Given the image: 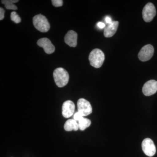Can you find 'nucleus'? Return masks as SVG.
Here are the masks:
<instances>
[{"label": "nucleus", "instance_id": "1", "mask_svg": "<svg viewBox=\"0 0 157 157\" xmlns=\"http://www.w3.org/2000/svg\"><path fill=\"white\" fill-rule=\"evenodd\" d=\"M53 77L56 84L59 87H64L69 82V73L63 68H56L54 71Z\"/></svg>", "mask_w": 157, "mask_h": 157}, {"label": "nucleus", "instance_id": "2", "mask_svg": "<svg viewBox=\"0 0 157 157\" xmlns=\"http://www.w3.org/2000/svg\"><path fill=\"white\" fill-rule=\"evenodd\" d=\"M90 64L96 68L101 67L105 59L104 52L98 48L94 49L91 52L89 56Z\"/></svg>", "mask_w": 157, "mask_h": 157}, {"label": "nucleus", "instance_id": "3", "mask_svg": "<svg viewBox=\"0 0 157 157\" xmlns=\"http://www.w3.org/2000/svg\"><path fill=\"white\" fill-rule=\"evenodd\" d=\"M33 23L35 28L42 33H46L50 29V25L48 20L42 14H38L34 16Z\"/></svg>", "mask_w": 157, "mask_h": 157}, {"label": "nucleus", "instance_id": "4", "mask_svg": "<svg viewBox=\"0 0 157 157\" xmlns=\"http://www.w3.org/2000/svg\"><path fill=\"white\" fill-rule=\"evenodd\" d=\"M78 112L81 113L82 116L90 115L92 112V107L88 101L83 98H81L77 102Z\"/></svg>", "mask_w": 157, "mask_h": 157}, {"label": "nucleus", "instance_id": "5", "mask_svg": "<svg viewBox=\"0 0 157 157\" xmlns=\"http://www.w3.org/2000/svg\"><path fill=\"white\" fill-rule=\"evenodd\" d=\"M156 14V11L154 5L151 3H148L143 9L142 16L146 22L151 21Z\"/></svg>", "mask_w": 157, "mask_h": 157}, {"label": "nucleus", "instance_id": "6", "mask_svg": "<svg viewBox=\"0 0 157 157\" xmlns=\"http://www.w3.org/2000/svg\"><path fill=\"white\" fill-rule=\"evenodd\" d=\"M142 150L144 153L149 157H152L155 154L156 150L153 140L150 138H146L142 141Z\"/></svg>", "mask_w": 157, "mask_h": 157}, {"label": "nucleus", "instance_id": "7", "mask_svg": "<svg viewBox=\"0 0 157 157\" xmlns=\"http://www.w3.org/2000/svg\"><path fill=\"white\" fill-rule=\"evenodd\" d=\"M154 53V48L151 45L148 44L143 46L138 53L139 59L142 62L147 61L151 58Z\"/></svg>", "mask_w": 157, "mask_h": 157}, {"label": "nucleus", "instance_id": "8", "mask_svg": "<svg viewBox=\"0 0 157 157\" xmlns=\"http://www.w3.org/2000/svg\"><path fill=\"white\" fill-rule=\"evenodd\" d=\"M157 91V81L155 80H150L147 82L144 85L142 92L146 96L152 95Z\"/></svg>", "mask_w": 157, "mask_h": 157}, {"label": "nucleus", "instance_id": "9", "mask_svg": "<svg viewBox=\"0 0 157 157\" xmlns=\"http://www.w3.org/2000/svg\"><path fill=\"white\" fill-rule=\"evenodd\" d=\"M37 43V45L44 49L45 53L48 54L53 53L55 50V46L48 38H44L39 39Z\"/></svg>", "mask_w": 157, "mask_h": 157}, {"label": "nucleus", "instance_id": "10", "mask_svg": "<svg viewBox=\"0 0 157 157\" xmlns=\"http://www.w3.org/2000/svg\"><path fill=\"white\" fill-rule=\"evenodd\" d=\"M75 106L74 103L68 100L65 101L62 107V114L65 118L71 117L75 111Z\"/></svg>", "mask_w": 157, "mask_h": 157}, {"label": "nucleus", "instance_id": "11", "mask_svg": "<svg viewBox=\"0 0 157 157\" xmlns=\"http://www.w3.org/2000/svg\"><path fill=\"white\" fill-rule=\"evenodd\" d=\"M77 34L75 31H69L65 36V42L70 47H75L77 45Z\"/></svg>", "mask_w": 157, "mask_h": 157}, {"label": "nucleus", "instance_id": "12", "mask_svg": "<svg viewBox=\"0 0 157 157\" xmlns=\"http://www.w3.org/2000/svg\"><path fill=\"white\" fill-rule=\"evenodd\" d=\"M119 22L117 21H113L111 23L104 28V36L106 38L112 37L117 31L118 27Z\"/></svg>", "mask_w": 157, "mask_h": 157}, {"label": "nucleus", "instance_id": "13", "mask_svg": "<svg viewBox=\"0 0 157 157\" xmlns=\"http://www.w3.org/2000/svg\"><path fill=\"white\" fill-rule=\"evenodd\" d=\"M64 128L66 131H77L79 129L78 122L74 119H69L66 122Z\"/></svg>", "mask_w": 157, "mask_h": 157}, {"label": "nucleus", "instance_id": "14", "mask_svg": "<svg viewBox=\"0 0 157 157\" xmlns=\"http://www.w3.org/2000/svg\"><path fill=\"white\" fill-rule=\"evenodd\" d=\"M19 2L18 0H2V2L5 5L6 9L9 10H17V6L14 5V3Z\"/></svg>", "mask_w": 157, "mask_h": 157}, {"label": "nucleus", "instance_id": "15", "mask_svg": "<svg viewBox=\"0 0 157 157\" xmlns=\"http://www.w3.org/2000/svg\"><path fill=\"white\" fill-rule=\"evenodd\" d=\"M79 129L81 131H84L90 126L91 124V121L88 119L83 117L78 122Z\"/></svg>", "mask_w": 157, "mask_h": 157}, {"label": "nucleus", "instance_id": "16", "mask_svg": "<svg viewBox=\"0 0 157 157\" xmlns=\"http://www.w3.org/2000/svg\"><path fill=\"white\" fill-rule=\"evenodd\" d=\"M11 20L15 22V23H19L21 21V19L20 17L15 11L11 12Z\"/></svg>", "mask_w": 157, "mask_h": 157}, {"label": "nucleus", "instance_id": "17", "mask_svg": "<svg viewBox=\"0 0 157 157\" xmlns=\"http://www.w3.org/2000/svg\"><path fill=\"white\" fill-rule=\"evenodd\" d=\"M52 5L56 7H61L63 5V1L62 0H52Z\"/></svg>", "mask_w": 157, "mask_h": 157}, {"label": "nucleus", "instance_id": "18", "mask_svg": "<svg viewBox=\"0 0 157 157\" xmlns=\"http://www.w3.org/2000/svg\"><path fill=\"white\" fill-rule=\"evenodd\" d=\"M83 117H84L82 116L81 113H79L78 112H77L74 114L73 118H74V120H75L76 121L78 122Z\"/></svg>", "mask_w": 157, "mask_h": 157}, {"label": "nucleus", "instance_id": "19", "mask_svg": "<svg viewBox=\"0 0 157 157\" xmlns=\"http://www.w3.org/2000/svg\"><path fill=\"white\" fill-rule=\"evenodd\" d=\"M5 11L3 8H0V20H2L5 17Z\"/></svg>", "mask_w": 157, "mask_h": 157}, {"label": "nucleus", "instance_id": "20", "mask_svg": "<svg viewBox=\"0 0 157 157\" xmlns=\"http://www.w3.org/2000/svg\"><path fill=\"white\" fill-rule=\"evenodd\" d=\"M97 25H98V26L99 28L101 29L105 28L106 27H105L106 26H105V24L102 22H98V24H97Z\"/></svg>", "mask_w": 157, "mask_h": 157}, {"label": "nucleus", "instance_id": "21", "mask_svg": "<svg viewBox=\"0 0 157 157\" xmlns=\"http://www.w3.org/2000/svg\"><path fill=\"white\" fill-rule=\"evenodd\" d=\"M105 21L108 24H109L111 23L113 21L111 17H109V16H107V17H105Z\"/></svg>", "mask_w": 157, "mask_h": 157}]
</instances>
